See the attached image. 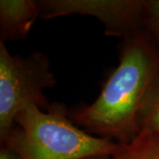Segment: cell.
<instances>
[{
    "label": "cell",
    "mask_w": 159,
    "mask_h": 159,
    "mask_svg": "<svg viewBox=\"0 0 159 159\" xmlns=\"http://www.w3.org/2000/svg\"><path fill=\"white\" fill-rule=\"evenodd\" d=\"M159 75V51L145 31L123 40L119 65L94 102L72 111L75 125L95 136L124 144L140 134L138 117Z\"/></svg>",
    "instance_id": "obj_1"
},
{
    "label": "cell",
    "mask_w": 159,
    "mask_h": 159,
    "mask_svg": "<svg viewBox=\"0 0 159 159\" xmlns=\"http://www.w3.org/2000/svg\"><path fill=\"white\" fill-rule=\"evenodd\" d=\"M0 144L22 159H82L111 156L119 143L90 134L70 119L66 106L52 102L47 111L28 105Z\"/></svg>",
    "instance_id": "obj_2"
},
{
    "label": "cell",
    "mask_w": 159,
    "mask_h": 159,
    "mask_svg": "<svg viewBox=\"0 0 159 159\" xmlns=\"http://www.w3.org/2000/svg\"><path fill=\"white\" fill-rule=\"evenodd\" d=\"M51 61L41 51L27 57L11 54L0 41V142L14 125L17 115L28 105L47 111L51 102L45 89L56 85Z\"/></svg>",
    "instance_id": "obj_3"
},
{
    "label": "cell",
    "mask_w": 159,
    "mask_h": 159,
    "mask_svg": "<svg viewBox=\"0 0 159 159\" xmlns=\"http://www.w3.org/2000/svg\"><path fill=\"white\" fill-rule=\"evenodd\" d=\"M40 19L85 15L97 19L105 34L125 40L144 31L143 0H39Z\"/></svg>",
    "instance_id": "obj_4"
},
{
    "label": "cell",
    "mask_w": 159,
    "mask_h": 159,
    "mask_svg": "<svg viewBox=\"0 0 159 159\" xmlns=\"http://www.w3.org/2000/svg\"><path fill=\"white\" fill-rule=\"evenodd\" d=\"M40 16L37 0H0V41L26 40Z\"/></svg>",
    "instance_id": "obj_5"
},
{
    "label": "cell",
    "mask_w": 159,
    "mask_h": 159,
    "mask_svg": "<svg viewBox=\"0 0 159 159\" xmlns=\"http://www.w3.org/2000/svg\"><path fill=\"white\" fill-rule=\"evenodd\" d=\"M109 159H159V135L141 131L130 142L119 143Z\"/></svg>",
    "instance_id": "obj_6"
},
{
    "label": "cell",
    "mask_w": 159,
    "mask_h": 159,
    "mask_svg": "<svg viewBox=\"0 0 159 159\" xmlns=\"http://www.w3.org/2000/svg\"><path fill=\"white\" fill-rule=\"evenodd\" d=\"M138 125L140 131H148L159 135V75L142 103Z\"/></svg>",
    "instance_id": "obj_7"
},
{
    "label": "cell",
    "mask_w": 159,
    "mask_h": 159,
    "mask_svg": "<svg viewBox=\"0 0 159 159\" xmlns=\"http://www.w3.org/2000/svg\"><path fill=\"white\" fill-rule=\"evenodd\" d=\"M144 31L156 44H159V0H143Z\"/></svg>",
    "instance_id": "obj_8"
},
{
    "label": "cell",
    "mask_w": 159,
    "mask_h": 159,
    "mask_svg": "<svg viewBox=\"0 0 159 159\" xmlns=\"http://www.w3.org/2000/svg\"><path fill=\"white\" fill-rule=\"evenodd\" d=\"M0 159H22L12 148L5 144H0Z\"/></svg>",
    "instance_id": "obj_9"
},
{
    "label": "cell",
    "mask_w": 159,
    "mask_h": 159,
    "mask_svg": "<svg viewBox=\"0 0 159 159\" xmlns=\"http://www.w3.org/2000/svg\"><path fill=\"white\" fill-rule=\"evenodd\" d=\"M110 156H95V157H89L82 159H109Z\"/></svg>",
    "instance_id": "obj_10"
}]
</instances>
